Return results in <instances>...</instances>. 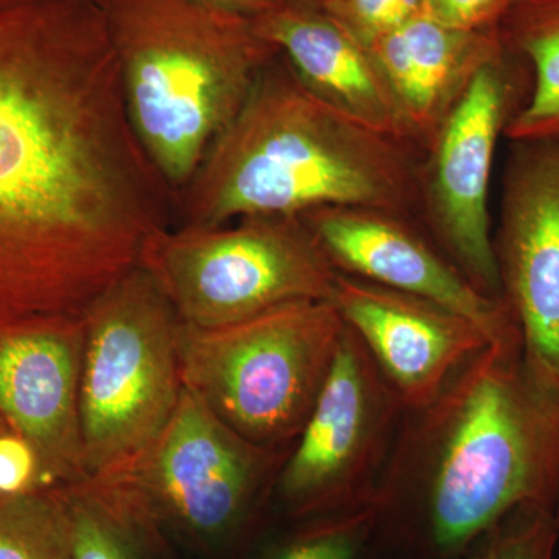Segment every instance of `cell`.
Instances as JSON below:
<instances>
[{
  "instance_id": "6da1fadb",
  "label": "cell",
  "mask_w": 559,
  "mask_h": 559,
  "mask_svg": "<svg viewBox=\"0 0 559 559\" xmlns=\"http://www.w3.org/2000/svg\"><path fill=\"white\" fill-rule=\"evenodd\" d=\"M171 223L98 0L0 5V330L83 319Z\"/></svg>"
},
{
  "instance_id": "3957f363",
  "label": "cell",
  "mask_w": 559,
  "mask_h": 559,
  "mask_svg": "<svg viewBox=\"0 0 559 559\" xmlns=\"http://www.w3.org/2000/svg\"><path fill=\"white\" fill-rule=\"evenodd\" d=\"M421 157L312 94L278 53L176 198L175 226L323 207L417 218Z\"/></svg>"
},
{
  "instance_id": "52a82bcc",
  "label": "cell",
  "mask_w": 559,
  "mask_h": 559,
  "mask_svg": "<svg viewBox=\"0 0 559 559\" xmlns=\"http://www.w3.org/2000/svg\"><path fill=\"white\" fill-rule=\"evenodd\" d=\"M139 266L190 329H218L297 300L333 299L337 272L300 216H246L151 235Z\"/></svg>"
},
{
  "instance_id": "cb8c5ba5",
  "label": "cell",
  "mask_w": 559,
  "mask_h": 559,
  "mask_svg": "<svg viewBox=\"0 0 559 559\" xmlns=\"http://www.w3.org/2000/svg\"><path fill=\"white\" fill-rule=\"evenodd\" d=\"M50 487L38 454L13 430L0 433V496L24 495Z\"/></svg>"
},
{
  "instance_id": "e0dca14e",
  "label": "cell",
  "mask_w": 559,
  "mask_h": 559,
  "mask_svg": "<svg viewBox=\"0 0 559 559\" xmlns=\"http://www.w3.org/2000/svg\"><path fill=\"white\" fill-rule=\"evenodd\" d=\"M499 33L532 73L527 100L507 127L506 138L559 145V0H516Z\"/></svg>"
},
{
  "instance_id": "8fae6325",
  "label": "cell",
  "mask_w": 559,
  "mask_h": 559,
  "mask_svg": "<svg viewBox=\"0 0 559 559\" xmlns=\"http://www.w3.org/2000/svg\"><path fill=\"white\" fill-rule=\"evenodd\" d=\"M492 245L530 374L559 395V145L511 142Z\"/></svg>"
},
{
  "instance_id": "30bf717a",
  "label": "cell",
  "mask_w": 559,
  "mask_h": 559,
  "mask_svg": "<svg viewBox=\"0 0 559 559\" xmlns=\"http://www.w3.org/2000/svg\"><path fill=\"white\" fill-rule=\"evenodd\" d=\"M404 412L359 337L345 325L310 417L280 471V499L299 520L373 503Z\"/></svg>"
},
{
  "instance_id": "5bb4252c",
  "label": "cell",
  "mask_w": 559,
  "mask_h": 559,
  "mask_svg": "<svg viewBox=\"0 0 559 559\" xmlns=\"http://www.w3.org/2000/svg\"><path fill=\"white\" fill-rule=\"evenodd\" d=\"M83 352L84 318L0 330V419L38 454L50 487L87 480Z\"/></svg>"
},
{
  "instance_id": "d6986e66",
  "label": "cell",
  "mask_w": 559,
  "mask_h": 559,
  "mask_svg": "<svg viewBox=\"0 0 559 559\" xmlns=\"http://www.w3.org/2000/svg\"><path fill=\"white\" fill-rule=\"evenodd\" d=\"M0 559H73L64 485L0 496Z\"/></svg>"
},
{
  "instance_id": "44dd1931",
  "label": "cell",
  "mask_w": 559,
  "mask_h": 559,
  "mask_svg": "<svg viewBox=\"0 0 559 559\" xmlns=\"http://www.w3.org/2000/svg\"><path fill=\"white\" fill-rule=\"evenodd\" d=\"M558 538L555 507L522 506L489 528L463 559H554Z\"/></svg>"
},
{
  "instance_id": "4fadbf2b",
  "label": "cell",
  "mask_w": 559,
  "mask_h": 559,
  "mask_svg": "<svg viewBox=\"0 0 559 559\" xmlns=\"http://www.w3.org/2000/svg\"><path fill=\"white\" fill-rule=\"evenodd\" d=\"M331 301L404 412L428 406L466 360L495 342L443 305L340 272Z\"/></svg>"
},
{
  "instance_id": "f1b7e54d",
  "label": "cell",
  "mask_w": 559,
  "mask_h": 559,
  "mask_svg": "<svg viewBox=\"0 0 559 559\" xmlns=\"http://www.w3.org/2000/svg\"><path fill=\"white\" fill-rule=\"evenodd\" d=\"M555 514H557V522H558V528H559V499L557 502V509H555Z\"/></svg>"
},
{
  "instance_id": "8992f818",
  "label": "cell",
  "mask_w": 559,
  "mask_h": 559,
  "mask_svg": "<svg viewBox=\"0 0 559 559\" xmlns=\"http://www.w3.org/2000/svg\"><path fill=\"white\" fill-rule=\"evenodd\" d=\"M183 323L148 271L128 272L84 316L80 418L87 479L148 450L182 395Z\"/></svg>"
},
{
  "instance_id": "5b68a950",
  "label": "cell",
  "mask_w": 559,
  "mask_h": 559,
  "mask_svg": "<svg viewBox=\"0 0 559 559\" xmlns=\"http://www.w3.org/2000/svg\"><path fill=\"white\" fill-rule=\"evenodd\" d=\"M345 322L330 300H297L218 326L183 325V388L259 447L297 439L326 380Z\"/></svg>"
},
{
  "instance_id": "ffe728a7",
  "label": "cell",
  "mask_w": 559,
  "mask_h": 559,
  "mask_svg": "<svg viewBox=\"0 0 559 559\" xmlns=\"http://www.w3.org/2000/svg\"><path fill=\"white\" fill-rule=\"evenodd\" d=\"M374 503L305 520L261 559H378Z\"/></svg>"
},
{
  "instance_id": "7402d4cb",
  "label": "cell",
  "mask_w": 559,
  "mask_h": 559,
  "mask_svg": "<svg viewBox=\"0 0 559 559\" xmlns=\"http://www.w3.org/2000/svg\"><path fill=\"white\" fill-rule=\"evenodd\" d=\"M421 3L423 0H329L319 9L369 47L385 33L421 13Z\"/></svg>"
},
{
  "instance_id": "4316f807",
  "label": "cell",
  "mask_w": 559,
  "mask_h": 559,
  "mask_svg": "<svg viewBox=\"0 0 559 559\" xmlns=\"http://www.w3.org/2000/svg\"><path fill=\"white\" fill-rule=\"evenodd\" d=\"M24 2H36V0H0V5H7V3H24Z\"/></svg>"
},
{
  "instance_id": "484cf974",
  "label": "cell",
  "mask_w": 559,
  "mask_h": 559,
  "mask_svg": "<svg viewBox=\"0 0 559 559\" xmlns=\"http://www.w3.org/2000/svg\"><path fill=\"white\" fill-rule=\"evenodd\" d=\"M294 2L307 3V5L312 7H322L323 3L329 2V0H294Z\"/></svg>"
},
{
  "instance_id": "603a6c76",
  "label": "cell",
  "mask_w": 559,
  "mask_h": 559,
  "mask_svg": "<svg viewBox=\"0 0 559 559\" xmlns=\"http://www.w3.org/2000/svg\"><path fill=\"white\" fill-rule=\"evenodd\" d=\"M516 0H423L421 13L455 31L499 28Z\"/></svg>"
},
{
  "instance_id": "ac0fdd59",
  "label": "cell",
  "mask_w": 559,
  "mask_h": 559,
  "mask_svg": "<svg viewBox=\"0 0 559 559\" xmlns=\"http://www.w3.org/2000/svg\"><path fill=\"white\" fill-rule=\"evenodd\" d=\"M64 488L72 521L73 559H145L143 544L157 528L138 511L94 480Z\"/></svg>"
},
{
  "instance_id": "277c9868",
  "label": "cell",
  "mask_w": 559,
  "mask_h": 559,
  "mask_svg": "<svg viewBox=\"0 0 559 559\" xmlns=\"http://www.w3.org/2000/svg\"><path fill=\"white\" fill-rule=\"evenodd\" d=\"M143 153L178 198L278 50L204 0H98Z\"/></svg>"
},
{
  "instance_id": "ba28073f",
  "label": "cell",
  "mask_w": 559,
  "mask_h": 559,
  "mask_svg": "<svg viewBox=\"0 0 559 559\" xmlns=\"http://www.w3.org/2000/svg\"><path fill=\"white\" fill-rule=\"evenodd\" d=\"M530 86L527 62L502 39L419 165V224L471 285L492 299L502 300L489 213L492 165L499 140L527 100Z\"/></svg>"
},
{
  "instance_id": "2e32d148",
  "label": "cell",
  "mask_w": 559,
  "mask_h": 559,
  "mask_svg": "<svg viewBox=\"0 0 559 559\" xmlns=\"http://www.w3.org/2000/svg\"><path fill=\"white\" fill-rule=\"evenodd\" d=\"M500 43L499 28L455 31L418 13L367 47L421 153Z\"/></svg>"
},
{
  "instance_id": "7c38bea8",
  "label": "cell",
  "mask_w": 559,
  "mask_h": 559,
  "mask_svg": "<svg viewBox=\"0 0 559 559\" xmlns=\"http://www.w3.org/2000/svg\"><path fill=\"white\" fill-rule=\"evenodd\" d=\"M300 218L340 274L443 305L495 342L521 336L506 301L474 288L417 218L360 207H323Z\"/></svg>"
},
{
  "instance_id": "d4e9b609",
  "label": "cell",
  "mask_w": 559,
  "mask_h": 559,
  "mask_svg": "<svg viewBox=\"0 0 559 559\" xmlns=\"http://www.w3.org/2000/svg\"><path fill=\"white\" fill-rule=\"evenodd\" d=\"M204 2L216 7V9L255 21L264 14L277 10L286 0H204Z\"/></svg>"
},
{
  "instance_id": "7a4b0ae2",
  "label": "cell",
  "mask_w": 559,
  "mask_h": 559,
  "mask_svg": "<svg viewBox=\"0 0 559 559\" xmlns=\"http://www.w3.org/2000/svg\"><path fill=\"white\" fill-rule=\"evenodd\" d=\"M558 499L559 395L521 336L491 342L404 414L373 500L378 559H463L518 507Z\"/></svg>"
},
{
  "instance_id": "83f0119b",
  "label": "cell",
  "mask_w": 559,
  "mask_h": 559,
  "mask_svg": "<svg viewBox=\"0 0 559 559\" xmlns=\"http://www.w3.org/2000/svg\"><path fill=\"white\" fill-rule=\"evenodd\" d=\"M5 430H9V428H7L5 423H3L2 419H0V433L5 432Z\"/></svg>"
},
{
  "instance_id": "9c48e42d",
  "label": "cell",
  "mask_w": 559,
  "mask_h": 559,
  "mask_svg": "<svg viewBox=\"0 0 559 559\" xmlns=\"http://www.w3.org/2000/svg\"><path fill=\"white\" fill-rule=\"evenodd\" d=\"M277 460V448L242 439L183 388L148 450L91 480L112 489L154 527L170 524L219 539L248 520Z\"/></svg>"
},
{
  "instance_id": "9a60e30c",
  "label": "cell",
  "mask_w": 559,
  "mask_h": 559,
  "mask_svg": "<svg viewBox=\"0 0 559 559\" xmlns=\"http://www.w3.org/2000/svg\"><path fill=\"white\" fill-rule=\"evenodd\" d=\"M255 25L312 94L364 127L417 148L370 50L329 14L286 0Z\"/></svg>"
}]
</instances>
